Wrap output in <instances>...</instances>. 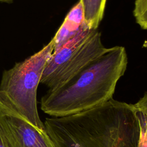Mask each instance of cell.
Wrapping results in <instances>:
<instances>
[{"label": "cell", "mask_w": 147, "mask_h": 147, "mask_svg": "<svg viewBox=\"0 0 147 147\" xmlns=\"http://www.w3.org/2000/svg\"><path fill=\"white\" fill-rule=\"evenodd\" d=\"M55 147H137L140 125L134 104L113 98L91 109L46 118Z\"/></svg>", "instance_id": "cell-1"}, {"label": "cell", "mask_w": 147, "mask_h": 147, "mask_svg": "<svg viewBox=\"0 0 147 147\" xmlns=\"http://www.w3.org/2000/svg\"><path fill=\"white\" fill-rule=\"evenodd\" d=\"M127 65L125 48L115 46L95 59L61 86L49 90L41 99V109L52 117L81 113L113 98Z\"/></svg>", "instance_id": "cell-2"}, {"label": "cell", "mask_w": 147, "mask_h": 147, "mask_svg": "<svg viewBox=\"0 0 147 147\" xmlns=\"http://www.w3.org/2000/svg\"><path fill=\"white\" fill-rule=\"evenodd\" d=\"M0 131L7 147H55L45 130L0 105Z\"/></svg>", "instance_id": "cell-5"}, {"label": "cell", "mask_w": 147, "mask_h": 147, "mask_svg": "<svg viewBox=\"0 0 147 147\" xmlns=\"http://www.w3.org/2000/svg\"><path fill=\"white\" fill-rule=\"evenodd\" d=\"M87 27L82 5L79 1L68 11L62 24L52 38L53 42V51Z\"/></svg>", "instance_id": "cell-6"}, {"label": "cell", "mask_w": 147, "mask_h": 147, "mask_svg": "<svg viewBox=\"0 0 147 147\" xmlns=\"http://www.w3.org/2000/svg\"><path fill=\"white\" fill-rule=\"evenodd\" d=\"M106 1L79 0L83 10L85 24L89 29H98L103 17Z\"/></svg>", "instance_id": "cell-7"}, {"label": "cell", "mask_w": 147, "mask_h": 147, "mask_svg": "<svg viewBox=\"0 0 147 147\" xmlns=\"http://www.w3.org/2000/svg\"><path fill=\"white\" fill-rule=\"evenodd\" d=\"M141 99L143 100H144L145 102H147V92H145V94H144V95L141 98Z\"/></svg>", "instance_id": "cell-11"}, {"label": "cell", "mask_w": 147, "mask_h": 147, "mask_svg": "<svg viewBox=\"0 0 147 147\" xmlns=\"http://www.w3.org/2000/svg\"><path fill=\"white\" fill-rule=\"evenodd\" d=\"M108 49L102 44L97 29L84 28L53 52L44 67L40 83L49 90L61 86Z\"/></svg>", "instance_id": "cell-4"}, {"label": "cell", "mask_w": 147, "mask_h": 147, "mask_svg": "<svg viewBox=\"0 0 147 147\" xmlns=\"http://www.w3.org/2000/svg\"><path fill=\"white\" fill-rule=\"evenodd\" d=\"M134 105L140 125L137 147H147V102L140 99Z\"/></svg>", "instance_id": "cell-8"}, {"label": "cell", "mask_w": 147, "mask_h": 147, "mask_svg": "<svg viewBox=\"0 0 147 147\" xmlns=\"http://www.w3.org/2000/svg\"><path fill=\"white\" fill-rule=\"evenodd\" d=\"M53 50L51 40L37 53L4 71L0 83V105L41 130L45 127L37 110V88Z\"/></svg>", "instance_id": "cell-3"}, {"label": "cell", "mask_w": 147, "mask_h": 147, "mask_svg": "<svg viewBox=\"0 0 147 147\" xmlns=\"http://www.w3.org/2000/svg\"><path fill=\"white\" fill-rule=\"evenodd\" d=\"M133 13L136 22L147 30V0H136Z\"/></svg>", "instance_id": "cell-9"}, {"label": "cell", "mask_w": 147, "mask_h": 147, "mask_svg": "<svg viewBox=\"0 0 147 147\" xmlns=\"http://www.w3.org/2000/svg\"><path fill=\"white\" fill-rule=\"evenodd\" d=\"M0 147H7V145L3 138L1 131H0Z\"/></svg>", "instance_id": "cell-10"}, {"label": "cell", "mask_w": 147, "mask_h": 147, "mask_svg": "<svg viewBox=\"0 0 147 147\" xmlns=\"http://www.w3.org/2000/svg\"><path fill=\"white\" fill-rule=\"evenodd\" d=\"M1 2H3V3H11L13 2V0H0Z\"/></svg>", "instance_id": "cell-12"}]
</instances>
